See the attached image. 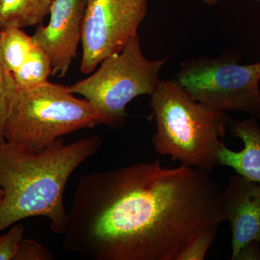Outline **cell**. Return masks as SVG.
Masks as SVG:
<instances>
[{"mask_svg":"<svg viewBox=\"0 0 260 260\" xmlns=\"http://www.w3.org/2000/svg\"><path fill=\"white\" fill-rule=\"evenodd\" d=\"M204 3L210 5H215L218 3V0H203Z\"/></svg>","mask_w":260,"mask_h":260,"instance_id":"18","label":"cell"},{"mask_svg":"<svg viewBox=\"0 0 260 260\" xmlns=\"http://www.w3.org/2000/svg\"><path fill=\"white\" fill-rule=\"evenodd\" d=\"M52 254L46 246L32 239H23L15 260H51Z\"/></svg>","mask_w":260,"mask_h":260,"instance_id":"17","label":"cell"},{"mask_svg":"<svg viewBox=\"0 0 260 260\" xmlns=\"http://www.w3.org/2000/svg\"><path fill=\"white\" fill-rule=\"evenodd\" d=\"M228 127L244 146L237 152L224 145L219 153V165L232 168L239 175L260 184V127L255 118L243 121L231 118Z\"/></svg>","mask_w":260,"mask_h":260,"instance_id":"10","label":"cell"},{"mask_svg":"<svg viewBox=\"0 0 260 260\" xmlns=\"http://www.w3.org/2000/svg\"><path fill=\"white\" fill-rule=\"evenodd\" d=\"M211 173L160 160L83 174L62 233L66 250L93 260H182L225 220Z\"/></svg>","mask_w":260,"mask_h":260,"instance_id":"1","label":"cell"},{"mask_svg":"<svg viewBox=\"0 0 260 260\" xmlns=\"http://www.w3.org/2000/svg\"><path fill=\"white\" fill-rule=\"evenodd\" d=\"M34 45L32 37L25 34L22 28L12 27L0 30L2 55L13 74L28 57Z\"/></svg>","mask_w":260,"mask_h":260,"instance_id":"13","label":"cell"},{"mask_svg":"<svg viewBox=\"0 0 260 260\" xmlns=\"http://www.w3.org/2000/svg\"><path fill=\"white\" fill-rule=\"evenodd\" d=\"M88 0H54L47 26H38L32 42L47 52L52 75L64 77L76 57Z\"/></svg>","mask_w":260,"mask_h":260,"instance_id":"9","label":"cell"},{"mask_svg":"<svg viewBox=\"0 0 260 260\" xmlns=\"http://www.w3.org/2000/svg\"><path fill=\"white\" fill-rule=\"evenodd\" d=\"M54 0H0V30L42 24Z\"/></svg>","mask_w":260,"mask_h":260,"instance_id":"11","label":"cell"},{"mask_svg":"<svg viewBox=\"0 0 260 260\" xmlns=\"http://www.w3.org/2000/svg\"><path fill=\"white\" fill-rule=\"evenodd\" d=\"M13 75L17 89L36 88L47 83L52 75L50 59L42 47L35 44L28 57Z\"/></svg>","mask_w":260,"mask_h":260,"instance_id":"12","label":"cell"},{"mask_svg":"<svg viewBox=\"0 0 260 260\" xmlns=\"http://www.w3.org/2000/svg\"><path fill=\"white\" fill-rule=\"evenodd\" d=\"M97 135L66 144L62 138L38 153L4 141L0 143V233L30 217L49 219L50 229L61 235L68 211L64 194L70 176L97 153Z\"/></svg>","mask_w":260,"mask_h":260,"instance_id":"2","label":"cell"},{"mask_svg":"<svg viewBox=\"0 0 260 260\" xmlns=\"http://www.w3.org/2000/svg\"><path fill=\"white\" fill-rule=\"evenodd\" d=\"M218 227H213L203 232L194 241L183 256L182 260H203L215 242Z\"/></svg>","mask_w":260,"mask_h":260,"instance_id":"16","label":"cell"},{"mask_svg":"<svg viewBox=\"0 0 260 260\" xmlns=\"http://www.w3.org/2000/svg\"><path fill=\"white\" fill-rule=\"evenodd\" d=\"M100 124L88 101L70 87L50 83L17 89L4 126L5 141L32 153L47 148L64 135Z\"/></svg>","mask_w":260,"mask_h":260,"instance_id":"4","label":"cell"},{"mask_svg":"<svg viewBox=\"0 0 260 260\" xmlns=\"http://www.w3.org/2000/svg\"><path fill=\"white\" fill-rule=\"evenodd\" d=\"M166 61L148 60L136 34L121 52L106 58L96 71L70 87V90L88 101L99 115L100 124L120 127L127 116V104L135 98L155 93L161 81L159 72Z\"/></svg>","mask_w":260,"mask_h":260,"instance_id":"5","label":"cell"},{"mask_svg":"<svg viewBox=\"0 0 260 260\" xmlns=\"http://www.w3.org/2000/svg\"><path fill=\"white\" fill-rule=\"evenodd\" d=\"M147 0H88L83 21L80 71L90 74L121 52L144 20Z\"/></svg>","mask_w":260,"mask_h":260,"instance_id":"7","label":"cell"},{"mask_svg":"<svg viewBox=\"0 0 260 260\" xmlns=\"http://www.w3.org/2000/svg\"><path fill=\"white\" fill-rule=\"evenodd\" d=\"M3 198H4V191L2 189V188H0V203H1L2 200H3Z\"/></svg>","mask_w":260,"mask_h":260,"instance_id":"19","label":"cell"},{"mask_svg":"<svg viewBox=\"0 0 260 260\" xmlns=\"http://www.w3.org/2000/svg\"><path fill=\"white\" fill-rule=\"evenodd\" d=\"M24 231L23 225L16 224L7 234L0 235V260H15Z\"/></svg>","mask_w":260,"mask_h":260,"instance_id":"15","label":"cell"},{"mask_svg":"<svg viewBox=\"0 0 260 260\" xmlns=\"http://www.w3.org/2000/svg\"><path fill=\"white\" fill-rule=\"evenodd\" d=\"M238 56L226 53L182 61L176 79L197 102L260 119V62L239 64Z\"/></svg>","mask_w":260,"mask_h":260,"instance_id":"6","label":"cell"},{"mask_svg":"<svg viewBox=\"0 0 260 260\" xmlns=\"http://www.w3.org/2000/svg\"><path fill=\"white\" fill-rule=\"evenodd\" d=\"M222 199L232 229V259L260 260V184L232 176Z\"/></svg>","mask_w":260,"mask_h":260,"instance_id":"8","label":"cell"},{"mask_svg":"<svg viewBox=\"0 0 260 260\" xmlns=\"http://www.w3.org/2000/svg\"><path fill=\"white\" fill-rule=\"evenodd\" d=\"M16 90L13 73L5 64L0 49V143L5 141V123Z\"/></svg>","mask_w":260,"mask_h":260,"instance_id":"14","label":"cell"},{"mask_svg":"<svg viewBox=\"0 0 260 260\" xmlns=\"http://www.w3.org/2000/svg\"><path fill=\"white\" fill-rule=\"evenodd\" d=\"M150 97L156 124L155 150L181 165L213 172L230 116L195 101L177 79L160 81Z\"/></svg>","mask_w":260,"mask_h":260,"instance_id":"3","label":"cell"}]
</instances>
